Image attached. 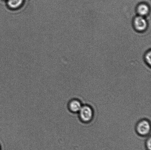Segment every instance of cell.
<instances>
[{
  "label": "cell",
  "mask_w": 151,
  "mask_h": 150,
  "mask_svg": "<svg viewBox=\"0 0 151 150\" xmlns=\"http://www.w3.org/2000/svg\"><path fill=\"white\" fill-rule=\"evenodd\" d=\"M82 105V103L80 100L73 98L69 101L67 107L70 112L73 114H77L79 112Z\"/></svg>",
  "instance_id": "cell-4"
},
{
  "label": "cell",
  "mask_w": 151,
  "mask_h": 150,
  "mask_svg": "<svg viewBox=\"0 0 151 150\" xmlns=\"http://www.w3.org/2000/svg\"><path fill=\"white\" fill-rule=\"evenodd\" d=\"M0 150H1V147H0Z\"/></svg>",
  "instance_id": "cell-9"
},
{
  "label": "cell",
  "mask_w": 151,
  "mask_h": 150,
  "mask_svg": "<svg viewBox=\"0 0 151 150\" xmlns=\"http://www.w3.org/2000/svg\"><path fill=\"white\" fill-rule=\"evenodd\" d=\"M23 0H8V4L10 8L15 9L22 5Z\"/></svg>",
  "instance_id": "cell-6"
},
{
  "label": "cell",
  "mask_w": 151,
  "mask_h": 150,
  "mask_svg": "<svg viewBox=\"0 0 151 150\" xmlns=\"http://www.w3.org/2000/svg\"><path fill=\"white\" fill-rule=\"evenodd\" d=\"M151 123L147 119H143L139 120L136 124L135 130L137 135L142 137L150 136Z\"/></svg>",
  "instance_id": "cell-1"
},
{
  "label": "cell",
  "mask_w": 151,
  "mask_h": 150,
  "mask_svg": "<svg viewBox=\"0 0 151 150\" xmlns=\"http://www.w3.org/2000/svg\"><path fill=\"white\" fill-rule=\"evenodd\" d=\"M78 114L80 120L83 123H89L94 118V110L91 106L87 104L82 105Z\"/></svg>",
  "instance_id": "cell-2"
},
{
  "label": "cell",
  "mask_w": 151,
  "mask_h": 150,
  "mask_svg": "<svg viewBox=\"0 0 151 150\" xmlns=\"http://www.w3.org/2000/svg\"><path fill=\"white\" fill-rule=\"evenodd\" d=\"M150 136H148L145 142V146L147 150H151V138Z\"/></svg>",
  "instance_id": "cell-7"
},
{
  "label": "cell",
  "mask_w": 151,
  "mask_h": 150,
  "mask_svg": "<svg viewBox=\"0 0 151 150\" xmlns=\"http://www.w3.org/2000/svg\"><path fill=\"white\" fill-rule=\"evenodd\" d=\"M150 8L147 4H141L137 6V11L139 16L145 17L147 16L150 12Z\"/></svg>",
  "instance_id": "cell-5"
},
{
  "label": "cell",
  "mask_w": 151,
  "mask_h": 150,
  "mask_svg": "<svg viewBox=\"0 0 151 150\" xmlns=\"http://www.w3.org/2000/svg\"><path fill=\"white\" fill-rule=\"evenodd\" d=\"M151 53L150 50L148 51L146 53L145 55V60L146 63L148 65L150 66L151 65Z\"/></svg>",
  "instance_id": "cell-8"
},
{
  "label": "cell",
  "mask_w": 151,
  "mask_h": 150,
  "mask_svg": "<svg viewBox=\"0 0 151 150\" xmlns=\"http://www.w3.org/2000/svg\"><path fill=\"white\" fill-rule=\"evenodd\" d=\"M134 28L137 31L142 32L147 29L148 23L144 17L138 16L134 18L133 21Z\"/></svg>",
  "instance_id": "cell-3"
}]
</instances>
